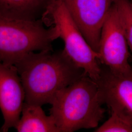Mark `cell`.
Returning <instances> with one entry per match:
<instances>
[{"instance_id": "obj_9", "label": "cell", "mask_w": 132, "mask_h": 132, "mask_svg": "<svg viewBox=\"0 0 132 132\" xmlns=\"http://www.w3.org/2000/svg\"><path fill=\"white\" fill-rule=\"evenodd\" d=\"M22 116L15 128L19 132H59L51 115L47 116L42 106L24 103Z\"/></svg>"}, {"instance_id": "obj_12", "label": "cell", "mask_w": 132, "mask_h": 132, "mask_svg": "<svg viewBox=\"0 0 132 132\" xmlns=\"http://www.w3.org/2000/svg\"><path fill=\"white\" fill-rule=\"evenodd\" d=\"M94 132H132V126L117 114L111 112L108 119Z\"/></svg>"}, {"instance_id": "obj_5", "label": "cell", "mask_w": 132, "mask_h": 132, "mask_svg": "<svg viewBox=\"0 0 132 132\" xmlns=\"http://www.w3.org/2000/svg\"><path fill=\"white\" fill-rule=\"evenodd\" d=\"M122 24L114 3L101 29L98 53L101 64L115 73L132 70L129 63L130 55Z\"/></svg>"}, {"instance_id": "obj_8", "label": "cell", "mask_w": 132, "mask_h": 132, "mask_svg": "<svg viewBox=\"0 0 132 132\" xmlns=\"http://www.w3.org/2000/svg\"><path fill=\"white\" fill-rule=\"evenodd\" d=\"M24 100V87L16 67L0 61V109L4 119L3 132L15 127L18 122Z\"/></svg>"}, {"instance_id": "obj_7", "label": "cell", "mask_w": 132, "mask_h": 132, "mask_svg": "<svg viewBox=\"0 0 132 132\" xmlns=\"http://www.w3.org/2000/svg\"><path fill=\"white\" fill-rule=\"evenodd\" d=\"M99 85L104 104L110 112L118 115L132 126V70L115 73L101 65Z\"/></svg>"}, {"instance_id": "obj_11", "label": "cell", "mask_w": 132, "mask_h": 132, "mask_svg": "<svg viewBox=\"0 0 132 132\" xmlns=\"http://www.w3.org/2000/svg\"><path fill=\"white\" fill-rule=\"evenodd\" d=\"M124 29L128 45L132 53V2L130 0H114Z\"/></svg>"}, {"instance_id": "obj_13", "label": "cell", "mask_w": 132, "mask_h": 132, "mask_svg": "<svg viewBox=\"0 0 132 132\" xmlns=\"http://www.w3.org/2000/svg\"><path fill=\"white\" fill-rule=\"evenodd\" d=\"M130 1H132V0H130Z\"/></svg>"}, {"instance_id": "obj_10", "label": "cell", "mask_w": 132, "mask_h": 132, "mask_svg": "<svg viewBox=\"0 0 132 132\" xmlns=\"http://www.w3.org/2000/svg\"><path fill=\"white\" fill-rule=\"evenodd\" d=\"M50 0H0V15L28 21L41 18Z\"/></svg>"}, {"instance_id": "obj_3", "label": "cell", "mask_w": 132, "mask_h": 132, "mask_svg": "<svg viewBox=\"0 0 132 132\" xmlns=\"http://www.w3.org/2000/svg\"><path fill=\"white\" fill-rule=\"evenodd\" d=\"M44 24L41 18L28 21L0 15V61L14 65L30 52L53 51L58 32Z\"/></svg>"}, {"instance_id": "obj_1", "label": "cell", "mask_w": 132, "mask_h": 132, "mask_svg": "<svg viewBox=\"0 0 132 132\" xmlns=\"http://www.w3.org/2000/svg\"><path fill=\"white\" fill-rule=\"evenodd\" d=\"M14 66L24 87V102L41 106L86 74L64 50L30 52Z\"/></svg>"}, {"instance_id": "obj_2", "label": "cell", "mask_w": 132, "mask_h": 132, "mask_svg": "<svg viewBox=\"0 0 132 132\" xmlns=\"http://www.w3.org/2000/svg\"><path fill=\"white\" fill-rule=\"evenodd\" d=\"M50 104L59 132L97 127L105 113L99 85L86 74L59 91Z\"/></svg>"}, {"instance_id": "obj_4", "label": "cell", "mask_w": 132, "mask_h": 132, "mask_svg": "<svg viewBox=\"0 0 132 132\" xmlns=\"http://www.w3.org/2000/svg\"><path fill=\"white\" fill-rule=\"evenodd\" d=\"M45 24L55 27L65 44L63 50L76 65L97 81L101 72L99 55L87 42L66 7L63 0H50L41 17Z\"/></svg>"}, {"instance_id": "obj_6", "label": "cell", "mask_w": 132, "mask_h": 132, "mask_svg": "<svg viewBox=\"0 0 132 132\" xmlns=\"http://www.w3.org/2000/svg\"><path fill=\"white\" fill-rule=\"evenodd\" d=\"M63 1L87 42L98 52L101 29L114 0Z\"/></svg>"}, {"instance_id": "obj_14", "label": "cell", "mask_w": 132, "mask_h": 132, "mask_svg": "<svg viewBox=\"0 0 132 132\" xmlns=\"http://www.w3.org/2000/svg\"><path fill=\"white\" fill-rule=\"evenodd\" d=\"M131 2H132V1H131Z\"/></svg>"}]
</instances>
